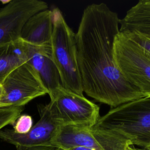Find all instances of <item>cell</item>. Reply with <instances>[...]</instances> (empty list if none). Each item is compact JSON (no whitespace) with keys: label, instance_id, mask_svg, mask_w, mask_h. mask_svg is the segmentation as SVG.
<instances>
[{"label":"cell","instance_id":"6da1fadb","mask_svg":"<svg viewBox=\"0 0 150 150\" xmlns=\"http://www.w3.org/2000/svg\"><path fill=\"white\" fill-rule=\"evenodd\" d=\"M119 25L118 14L105 4H92L84 9L76 33L83 93L111 108L144 97L116 64L114 49Z\"/></svg>","mask_w":150,"mask_h":150},{"label":"cell","instance_id":"7a4b0ae2","mask_svg":"<svg viewBox=\"0 0 150 150\" xmlns=\"http://www.w3.org/2000/svg\"><path fill=\"white\" fill-rule=\"evenodd\" d=\"M94 127L115 132L132 145L150 147V96L112 108Z\"/></svg>","mask_w":150,"mask_h":150},{"label":"cell","instance_id":"3957f363","mask_svg":"<svg viewBox=\"0 0 150 150\" xmlns=\"http://www.w3.org/2000/svg\"><path fill=\"white\" fill-rule=\"evenodd\" d=\"M53 30L51 49L53 60L59 70L64 88L83 96L79 69L76 33L67 23L58 8L52 9Z\"/></svg>","mask_w":150,"mask_h":150},{"label":"cell","instance_id":"277c9868","mask_svg":"<svg viewBox=\"0 0 150 150\" xmlns=\"http://www.w3.org/2000/svg\"><path fill=\"white\" fill-rule=\"evenodd\" d=\"M114 52L123 76L144 97L150 96V53L120 32L115 39Z\"/></svg>","mask_w":150,"mask_h":150},{"label":"cell","instance_id":"5b68a950","mask_svg":"<svg viewBox=\"0 0 150 150\" xmlns=\"http://www.w3.org/2000/svg\"><path fill=\"white\" fill-rule=\"evenodd\" d=\"M52 144L54 149L84 146L94 150H124L131 143L115 132L94 126L61 125Z\"/></svg>","mask_w":150,"mask_h":150},{"label":"cell","instance_id":"8992f818","mask_svg":"<svg viewBox=\"0 0 150 150\" xmlns=\"http://www.w3.org/2000/svg\"><path fill=\"white\" fill-rule=\"evenodd\" d=\"M40 118L26 134L12 129L0 131V139L13 145L17 150H53L52 140L61 124L53 113L49 103L38 107Z\"/></svg>","mask_w":150,"mask_h":150},{"label":"cell","instance_id":"52a82bcc","mask_svg":"<svg viewBox=\"0 0 150 150\" xmlns=\"http://www.w3.org/2000/svg\"><path fill=\"white\" fill-rule=\"evenodd\" d=\"M51 109L61 125L93 127L100 118V107L86 98L62 88L50 99Z\"/></svg>","mask_w":150,"mask_h":150},{"label":"cell","instance_id":"ba28073f","mask_svg":"<svg viewBox=\"0 0 150 150\" xmlns=\"http://www.w3.org/2000/svg\"><path fill=\"white\" fill-rule=\"evenodd\" d=\"M0 105L24 106L39 96L48 94L40 79L25 62L14 69L1 84Z\"/></svg>","mask_w":150,"mask_h":150},{"label":"cell","instance_id":"9c48e42d","mask_svg":"<svg viewBox=\"0 0 150 150\" xmlns=\"http://www.w3.org/2000/svg\"><path fill=\"white\" fill-rule=\"evenodd\" d=\"M48 9L46 2L40 0H11L0 8V45L20 38L25 22L36 13Z\"/></svg>","mask_w":150,"mask_h":150},{"label":"cell","instance_id":"30bf717a","mask_svg":"<svg viewBox=\"0 0 150 150\" xmlns=\"http://www.w3.org/2000/svg\"><path fill=\"white\" fill-rule=\"evenodd\" d=\"M25 45L26 62L36 71L52 99L63 87L59 70L52 57L51 44L34 46L25 43Z\"/></svg>","mask_w":150,"mask_h":150},{"label":"cell","instance_id":"8fae6325","mask_svg":"<svg viewBox=\"0 0 150 150\" xmlns=\"http://www.w3.org/2000/svg\"><path fill=\"white\" fill-rule=\"evenodd\" d=\"M53 30V12L47 9L36 13L25 22L19 39L31 45H49L51 44Z\"/></svg>","mask_w":150,"mask_h":150},{"label":"cell","instance_id":"7c38bea8","mask_svg":"<svg viewBox=\"0 0 150 150\" xmlns=\"http://www.w3.org/2000/svg\"><path fill=\"white\" fill-rule=\"evenodd\" d=\"M120 32L134 33L150 39V0H140L120 19Z\"/></svg>","mask_w":150,"mask_h":150},{"label":"cell","instance_id":"4fadbf2b","mask_svg":"<svg viewBox=\"0 0 150 150\" xmlns=\"http://www.w3.org/2000/svg\"><path fill=\"white\" fill-rule=\"evenodd\" d=\"M25 43L18 40L0 45V85L14 69L26 62Z\"/></svg>","mask_w":150,"mask_h":150},{"label":"cell","instance_id":"5bb4252c","mask_svg":"<svg viewBox=\"0 0 150 150\" xmlns=\"http://www.w3.org/2000/svg\"><path fill=\"white\" fill-rule=\"evenodd\" d=\"M24 110V106L0 105V131L9 125H13Z\"/></svg>","mask_w":150,"mask_h":150},{"label":"cell","instance_id":"9a60e30c","mask_svg":"<svg viewBox=\"0 0 150 150\" xmlns=\"http://www.w3.org/2000/svg\"><path fill=\"white\" fill-rule=\"evenodd\" d=\"M33 125V118L28 114H21L13 125V130L19 134H27Z\"/></svg>","mask_w":150,"mask_h":150},{"label":"cell","instance_id":"2e32d148","mask_svg":"<svg viewBox=\"0 0 150 150\" xmlns=\"http://www.w3.org/2000/svg\"><path fill=\"white\" fill-rule=\"evenodd\" d=\"M128 38L139 45L143 49L150 53V39L134 33H123Z\"/></svg>","mask_w":150,"mask_h":150},{"label":"cell","instance_id":"e0dca14e","mask_svg":"<svg viewBox=\"0 0 150 150\" xmlns=\"http://www.w3.org/2000/svg\"><path fill=\"white\" fill-rule=\"evenodd\" d=\"M124 150H146L145 148H137L131 144H128L126 145Z\"/></svg>","mask_w":150,"mask_h":150},{"label":"cell","instance_id":"ac0fdd59","mask_svg":"<svg viewBox=\"0 0 150 150\" xmlns=\"http://www.w3.org/2000/svg\"><path fill=\"white\" fill-rule=\"evenodd\" d=\"M64 150H94V149L88 148H86V147H84V146H76V147L64 149Z\"/></svg>","mask_w":150,"mask_h":150},{"label":"cell","instance_id":"d6986e66","mask_svg":"<svg viewBox=\"0 0 150 150\" xmlns=\"http://www.w3.org/2000/svg\"><path fill=\"white\" fill-rule=\"evenodd\" d=\"M2 86L0 85V97L1 96L2 94Z\"/></svg>","mask_w":150,"mask_h":150},{"label":"cell","instance_id":"ffe728a7","mask_svg":"<svg viewBox=\"0 0 150 150\" xmlns=\"http://www.w3.org/2000/svg\"><path fill=\"white\" fill-rule=\"evenodd\" d=\"M53 150H64V149H61V148H55Z\"/></svg>","mask_w":150,"mask_h":150},{"label":"cell","instance_id":"44dd1931","mask_svg":"<svg viewBox=\"0 0 150 150\" xmlns=\"http://www.w3.org/2000/svg\"><path fill=\"white\" fill-rule=\"evenodd\" d=\"M146 150H150V147L149 148H145Z\"/></svg>","mask_w":150,"mask_h":150},{"label":"cell","instance_id":"7402d4cb","mask_svg":"<svg viewBox=\"0 0 150 150\" xmlns=\"http://www.w3.org/2000/svg\"><path fill=\"white\" fill-rule=\"evenodd\" d=\"M1 3H0V8H1Z\"/></svg>","mask_w":150,"mask_h":150}]
</instances>
